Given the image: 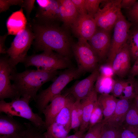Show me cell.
I'll return each instance as SVG.
<instances>
[{
  "label": "cell",
  "mask_w": 138,
  "mask_h": 138,
  "mask_svg": "<svg viewBox=\"0 0 138 138\" xmlns=\"http://www.w3.org/2000/svg\"><path fill=\"white\" fill-rule=\"evenodd\" d=\"M57 70L41 69L26 70L17 72L14 70L10 75L12 86L20 96L34 100L38 90L44 83L53 81L57 76Z\"/></svg>",
  "instance_id": "obj_1"
},
{
  "label": "cell",
  "mask_w": 138,
  "mask_h": 138,
  "mask_svg": "<svg viewBox=\"0 0 138 138\" xmlns=\"http://www.w3.org/2000/svg\"><path fill=\"white\" fill-rule=\"evenodd\" d=\"M36 49L38 51H55L68 58L71 42L68 34L54 26L38 25L34 28Z\"/></svg>",
  "instance_id": "obj_2"
},
{
  "label": "cell",
  "mask_w": 138,
  "mask_h": 138,
  "mask_svg": "<svg viewBox=\"0 0 138 138\" xmlns=\"http://www.w3.org/2000/svg\"><path fill=\"white\" fill-rule=\"evenodd\" d=\"M81 74L77 68L72 67L60 73L48 88L41 90L37 94L34 100L39 113H42L52 99L61 94L68 83L79 78Z\"/></svg>",
  "instance_id": "obj_3"
},
{
  "label": "cell",
  "mask_w": 138,
  "mask_h": 138,
  "mask_svg": "<svg viewBox=\"0 0 138 138\" xmlns=\"http://www.w3.org/2000/svg\"><path fill=\"white\" fill-rule=\"evenodd\" d=\"M31 100L29 98L21 97L9 102L1 100L0 113L26 119L43 132L46 130L44 121L38 113L33 111L29 104Z\"/></svg>",
  "instance_id": "obj_4"
},
{
  "label": "cell",
  "mask_w": 138,
  "mask_h": 138,
  "mask_svg": "<svg viewBox=\"0 0 138 138\" xmlns=\"http://www.w3.org/2000/svg\"><path fill=\"white\" fill-rule=\"evenodd\" d=\"M22 63L26 67L34 66L37 69L49 70H57L71 67L68 58L49 50L27 56Z\"/></svg>",
  "instance_id": "obj_5"
},
{
  "label": "cell",
  "mask_w": 138,
  "mask_h": 138,
  "mask_svg": "<svg viewBox=\"0 0 138 138\" xmlns=\"http://www.w3.org/2000/svg\"><path fill=\"white\" fill-rule=\"evenodd\" d=\"M35 38L34 34L26 27L16 35L10 47L6 51L10 64L13 67L16 68L18 63H22Z\"/></svg>",
  "instance_id": "obj_6"
},
{
  "label": "cell",
  "mask_w": 138,
  "mask_h": 138,
  "mask_svg": "<svg viewBox=\"0 0 138 138\" xmlns=\"http://www.w3.org/2000/svg\"><path fill=\"white\" fill-rule=\"evenodd\" d=\"M77 64V68L82 74L91 72L98 68L99 61L91 46L86 39L79 38L72 47Z\"/></svg>",
  "instance_id": "obj_7"
},
{
  "label": "cell",
  "mask_w": 138,
  "mask_h": 138,
  "mask_svg": "<svg viewBox=\"0 0 138 138\" xmlns=\"http://www.w3.org/2000/svg\"><path fill=\"white\" fill-rule=\"evenodd\" d=\"M122 1L104 0L103 7L99 8L94 17L97 27L108 32L114 27L121 13Z\"/></svg>",
  "instance_id": "obj_8"
},
{
  "label": "cell",
  "mask_w": 138,
  "mask_h": 138,
  "mask_svg": "<svg viewBox=\"0 0 138 138\" xmlns=\"http://www.w3.org/2000/svg\"><path fill=\"white\" fill-rule=\"evenodd\" d=\"M131 24L121 13L114 26L113 34L106 61L111 66L118 52L127 42Z\"/></svg>",
  "instance_id": "obj_9"
},
{
  "label": "cell",
  "mask_w": 138,
  "mask_h": 138,
  "mask_svg": "<svg viewBox=\"0 0 138 138\" xmlns=\"http://www.w3.org/2000/svg\"><path fill=\"white\" fill-rule=\"evenodd\" d=\"M16 68L10 64L9 57L3 56L0 59V99L9 98L12 100L20 98V96L11 84L10 75Z\"/></svg>",
  "instance_id": "obj_10"
},
{
  "label": "cell",
  "mask_w": 138,
  "mask_h": 138,
  "mask_svg": "<svg viewBox=\"0 0 138 138\" xmlns=\"http://www.w3.org/2000/svg\"><path fill=\"white\" fill-rule=\"evenodd\" d=\"M99 75L98 68L85 78L75 83L65 94L71 96L75 100L81 101L87 96L94 88V85Z\"/></svg>",
  "instance_id": "obj_11"
},
{
  "label": "cell",
  "mask_w": 138,
  "mask_h": 138,
  "mask_svg": "<svg viewBox=\"0 0 138 138\" xmlns=\"http://www.w3.org/2000/svg\"><path fill=\"white\" fill-rule=\"evenodd\" d=\"M88 41L100 62L107 60L111 43L109 32L97 29Z\"/></svg>",
  "instance_id": "obj_12"
},
{
  "label": "cell",
  "mask_w": 138,
  "mask_h": 138,
  "mask_svg": "<svg viewBox=\"0 0 138 138\" xmlns=\"http://www.w3.org/2000/svg\"><path fill=\"white\" fill-rule=\"evenodd\" d=\"M73 99L71 96L65 94H60L52 99L50 103L45 108L42 113L44 115V121L46 129L54 122L62 109Z\"/></svg>",
  "instance_id": "obj_13"
},
{
  "label": "cell",
  "mask_w": 138,
  "mask_h": 138,
  "mask_svg": "<svg viewBox=\"0 0 138 138\" xmlns=\"http://www.w3.org/2000/svg\"><path fill=\"white\" fill-rule=\"evenodd\" d=\"M79 38L88 41L96 31L97 26L94 18L87 14L79 15L71 26Z\"/></svg>",
  "instance_id": "obj_14"
},
{
  "label": "cell",
  "mask_w": 138,
  "mask_h": 138,
  "mask_svg": "<svg viewBox=\"0 0 138 138\" xmlns=\"http://www.w3.org/2000/svg\"><path fill=\"white\" fill-rule=\"evenodd\" d=\"M25 127L13 116L0 113V138H18Z\"/></svg>",
  "instance_id": "obj_15"
},
{
  "label": "cell",
  "mask_w": 138,
  "mask_h": 138,
  "mask_svg": "<svg viewBox=\"0 0 138 138\" xmlns=\"http://www.w3.org/2000/svg\"><path fill=\"white\" fill-rule=\"evenodd\" d=\"M131 54L126 43L118 52L112 62L111 66L114 74L123 77L131 70Z\"/></svg>",
  "instance_id": "obj_16"
},
{
  "label": "cell",
  "mask_w": 138,
  "mask_h": 138,
  "mask_svg": "<svg viewBox=\"0 0 138 138\" xmlns=\"http://www.w3.org/2000/svg\"><path fill=\"white\" fill-rule=\"evenodd\" d=\"M98 100L97 93L94 88L87 96L81 100L83 116L79 130L84 133L88 130L90 117Z\"/></svg>",
  "instance_id": "obj_17"
},
{
  "label": "cell",
  "mask_w": 138,
  "mask_h": 138,
  "mask_svg": "<svg viewBox=\"0 0 138 138\" xmlns=\"http://www.w3.org/2000/svg\"><path fill=\"white\" fill-rule=\"evenodd\" d=\"M132 100L123 98L118 99L116 106L113 113L105 122L117 128L121 126L124 122Z\"/></svg>",
  "instance_id": "obj_18"
},
{
  "label": "cell",
  "mask_w": 138,
  "mask_h": 138,
  "mask_svg": "<svg viewBox=\"0 0 138 138\" xmlns=\"http://www.w3.org/2000/svg\"><path fill=\"white\" fill-rule=\"evenodd\" d=\"M60 19L67 26L73 24L79 14L72 0H59Z\"/></svg>",
  "instance_id": "obj_19"
},
{
  "label": "cell",
  "mask_w": 138,
  "mask_h": 138,
  "mask_svg": "<svg viewBox=\"0 0 138 138\" xmlns=\"http://www.w3.org/2000/svg\"><path fill=\"white\" fill-rule=\"evenodd\" d=\"M27 21L22 8L13 12L8 18L6 25L8 35H16L26 28Z\"/></svg>",
  "instance_id": "obj_20"
},
{
  "label": "cell",
  "mask_w": 138,
  "mask_h": 138,
  "mask_svg": "<svg viewBox=\"0 0 138 138\" xmlns=\"http://www.w3.org/2000/svg\"><path fill=\"white\" fill-rule=\"evenodd\" d=\"M40 14L43 18L49 20L60 19L58 0H37Z\"/></svg>",
  "instance_id": "obj_21"
},
{
  "label": "cell",
  "mask_w": 138,
  "mask_h": 138,
  "mask_svg": "<svg viewBox=\"0 0 138 138\" xmlns=\"http://www.w3.org/2000/svg\"><path fill=\"white\" fill-rule=\"evenodd\" d=\"M118 99L110 94H100L98 98V102L102 109L103 121L106 122L113 113L115 109Z\"/></svg>",
  "instance_id": "obj_22"
},
{
  "label": "cell",
  "mask_w": 138,
  "mask_h": 138,
  "mask_svg": "<svg viewBox=\"0 0 138 138\" xmlns=\"http://www.w3.org/2000/svg\"><path fill=\"white\" fill-rule=\"evenodd\" d=\"M115 80L112 77L101 75L96 82L94 89L97 93L102 94H110L112 93Z\"/></svg>",
  "instance_id": "obj_23"
},
{
  "label": "cell",
  "mask_w": 138,
  "mask_h": 138,
  "mask_svg": "<svg viewBox=\"0 0 138 138\" xmlns=\"http://www.w3.org/2000/svg\"><path fill=\"white\" fill-rule=\"evenodd\" d=\"M75 100L73 99L68 102L58 114L54 121L62 125L70 131L71 130L72 110Z\"/></svg>",
  "instance_id": "obj_24"
},
{
  "label": "cell",
  "mask_w": 138,
  "mask_h": 138,
  "mask_svg": "<svg viewBox=\"0 0 138 138\" xmlns=\"http://www.w3.org/2000/svg\"><path fill=\"white\" fill-rule=\"evenodd\" d=\"M83 110L81 101L75 100L71 113V130L75 132L79 130L82 121Z\"/></svg>",
  "instance_id": "obj_25"
},
{
  "label": "cell",
  "mask_w": 138,
  "mask_h": 138,
  "mask_svg": "<svg viewBox=\"0 0 138 138\" xmlns=\"http://www.w3.org/2000/svg\"><path fill=\"white\" fill-rule=\"evenodd\" d=\"M70 131L62 125L54 122L43 133L47 138H65Z\"/></svg>",
  "instance_id": "obj_26"
},
{
  "label": "cell",
  "mask_w": 138,
  "mask_h": 138,
  "mask_svg": "<svg viewBox=\"0 0 138 138\" xmlns=\"http://www.w3.org/2000/svg\"><path fill=\"white\" fill-rule=\"evenodd\" d=\"M137 94L136 80L135 79L134 77L130 76L128 79L125 80L122 94L120 98L132 100Z\"/></svg>",
  "instance_id": "obj_27"
},
{
  "label": "cell",
  "mask_w": 138,
  "mask_h": 138,
  "mask_svg": "<svg viewBox=\"0 0 138 138\" xmlns=\"http://www.w3.org/2000/svg\"><path fill=\"white\" fill-rule=\"evenodd\" d=\"M25 128L18 138H47L30 122L24 123Z\"/></svg>",
  "instance_id": "obj_28"
},
{
  "label": "cell",
  "mask_w": 138,
  "mask_h": 138,
  "mask_svg": "<svg viewBox=\"0 0 138 138\" xmlns=\"http://www.w3.org/2000/svg\"><path fill=\"white\" fill-rule=\"evenodd\" d=\"M122 124L138 129V109L133 100Z\"/></svg>",
  "instance_id": "obj_29"
},
{
  "label": "cell",
  "mask_w": 138,
  "mask_h": 138,
  "mask_svg": "<svg viewBox=\"0 0 138 138\" xmlns=\"http://www.w3.org/2000/svg\"><path fill=\"white\" fill-rule=\"evenodd\" d=\"M126 43L131 56L135 61L138 57V30L129 34Z\"/></svg>",
  "instance_id": "obj_30"
},
{
  "label": "cell",
  "mask_w": 138,
  "mask_h": 138,
  "mask_svg": "<svg viewBox=\"0 0 138 138\" xmlns=\"http://www.w3.org/2000/svg\"><path fill=\"white\" fill-rule=\"evenodd\" d=\"M119 138H138V129L122 124L118 127Z\"/></svg>",
  "instance_id": "obj_31"
},
{
  "label": "cell",
  "mask_w": 138,
  "mask_h": 138,
  "mask_svg": "<svg viewBox=\"0 0 138 138\" xmlns=\"http://www.w3.org/2000/svg\"><path fill=\"white\" fill-rule=\"evenodd\" d=\"M103 111L98 101L91 114L89 120L88 129L96 124L103 122Z\"/></svg>",
  "instance_id": "obj_32"
},
{
  "label": "cell",
  "mask_w": 138,
  "mask_h": 138,
  "mask_svg": "<svg viewBox=\"0 0 138 138\" xmlns=\"http://www.w3.org/2000/svg\"><path fill=\"white\" fill-rule=\"evenodd\" d=\"M101 138H119L118 128L104 122L102 128Z\"/></svg>",
  "instance_id": "obj_33"
},
{
  "label": "cell",
  "mask_w": 138,
  "mask_h": 138,
  "mask_svg": "<svg viewBox=\"0 0 138 138\" xmlns=\"http://www.w3.org/2000/svg\"><path fill=\"white\" fill-rule=\"evenodd\" d=\"M103 0H85V7L87 14L94 18L97 12L100 3Z\"/></svg>",
  "instance_id": "obj_34"
},
{
  "label": "cell",
  "mask_w": 138,
  "mask_h": 138,
  "mask_svg": "<svg viewBox=\"0 0 138 138\" xmlns=\"http://www.w3.org/2000/svg\"><path fill=\"white\" fill-rule=\"evenodd\" d=\"M104 122L96 124L89 128L83 138H101L102 128Z\"/></svg>",
  "instance_id": "obj_35"
},
{
  "label": "cell",
  "mask_w": 138,
  "mask_h": 138,
  "mask_svg": "<svg viewBox=\"0 0 138 138\" xmlns=\"http://www.w3.org/2000/svg\"><path fill=\"white\" fill-rule=\"evenodd\" d=\"M125 80H115L112 93L116 97L120 98L122 96Z\"/></svg>",
  "instance_id": "obj_36"
},
{
  "label": "cell",
  "mask_w": 138,
  "mask_h": 138,
  "mask_svg": "<svg viewBox=\"0 0 138 138\" xmlns=\"http://www.w3.org/2000/svg\"><path fill=\"white\" fill-rule=\"evenodd\" d=\"M23 0H0V13L5 11L12 5H22Z\"/></svg>",
  "instance_id": "obj_37"
},
{
  "label": "cell",
  "mask_w": 138,
  "mask_h": 138,
  "mask_svg": "<svg viewBox=\"0 0 138 138\" xmlns=\"http://www.w3.org/2000/svg\"><path fill=\"white\" fill-rule=\"evenodd\" d=\"M98 70L100 74L103 76L112 77L114 74L112 66L108 64L101 65Z\"/></svg>",
  "instance_id": "obj_38"
},
{
  "label": "cell",
  "mask_w": 138,
  "mask_h": 138,
  "mask_svg": "<svg viewBox=\"0 0 138 138\" xmlns=\"http://www.w3.org/2000/svg\"><path fill=\"white\" fill-rule=\"evenodd\" d=\"M72 1L79 15L87 14L85 9V0H72Z\"/></svg>",
  "instance_id": "obj_39"
},
{
  "label": "cell",
  "mask_w": 138,
  "mask_h": 138,
  "mask_svg": "<svg viewBox=\"0 0 138 138\" xmlns=\"http://www.w3.org/2000/svg\"><path fill=\"white\" fill-rule=\"evenodd\" d=\"M128 15L131 19L138 23V2H135L128 11Z\"/></svg>",
  "instance_id": "obj_40"
},
{
  "label": "cell",
  "mask_w": 138,
  "mask_h": 138,
  "mask_svg": "<svg viewBox=\"0 0 138 138\" xmlns=\"http://www.w3.org/2000/svg\"><path fill=\"white\" fill-rule=\"evenodd\" d=\"M35 0L24 1L22 5L25 8L27 13V16H29L31 11L34 7Z\"/></svg>",
  "instance_id": "obj_41"
},
{
  "label": "cell",
  "mask_w": 138,
  "mask_h": 138,
  "mask_svg": "<svg viewBox=\"0 0 138 138\" xmlns=\"http://www.w3.org/2000/svg\"><path fill=\"white\" fill-rule=\"evenodd\" d=\"M136 1L135 0H122L121 3V7L129 9Z\"/></svg>",
  "instance_id": "obj_42"
},
{
  "label": "cell",
  "mask_w": 138,
  "mask_h": 138,
  "mask_svg": "<svg viewBox=\"0 0 138 138\" xmlns=\"http://www.w3.org/2000/svg\"><path fill=\"white\" fill-rule=\"evenodd\" d=\"M131 76L134 77L138 75V57L135 60V62L131 69L130 72Z\"/></svg>",
  "instance_id": "obj_43"
},
{
  "label": "cell",
  "mask_w": 138,
  "mask_h": 138,
  "mask_svg": "<svg viewBox=\"0 0 138 138\" xmlns=\"http://www.w3.org/2000/svg\"><path fill=\"white\" fill-rule=\"evenodd\" d=\"M6 35L1 37L0 45V53L1 54H5L6 53V51L4 46V41L6 38Z\"/></svg>",
  "instance_id": "obj_44"
},
{
  "label": "cell",
  "mask_w": 138,
  "mask_h": 138,
  "mask_svg": "<svg viewBox=\"0 0 138 138\" xmlns=\"http://www.w3.org/2000/svg\"><path fill=\"white\" fill-rule=\"evenodd\" d=\"M84 133L79 130L75 132L74 134L68 135L65 138H83Z\"/></svg>",
  "instance_id": "obj_45"
},
{
  "label": "cell",
  "mask_w": 138,
  "mask_h": 138,
  "mask_svg": "<svg viewBox=\"0 0 138 138\" xmlns=\"http://www.w3.org/2000/svg\"><path fill=\"white\" fill-rule=\"evenodd\" d=\"M134 104L138 109V95H137L133 100Z\"/></svg>",
  "instance_id": "obj_46"
},
{
  "label": "cell",
  "mask_w": 138,
  "mask_h": 138,
  "mask_svg": "<svg viewBox=\"0 0 138 138\" xmlns=\"http://www.w3.org/2000/svg\"><path fill=\"white\" fill-rule=\"evenodd\" d=\"M137 85V91H138V81H136Z\"/></svg>",
  "instance_id": "obj_47"
}]
</instances>
